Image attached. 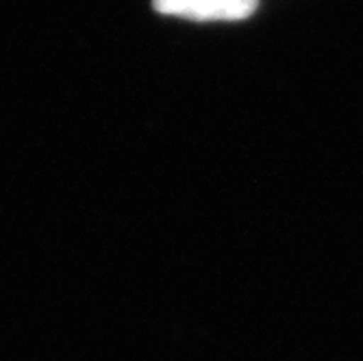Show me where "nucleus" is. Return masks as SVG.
Wrapping results in <instances>:
<instances>
[{
    "label": "nucleus",
    "instance_id": "obj_1",
    "mask_svg": "<svg viewBox=\"0 0 363 361\" xmlns=\"http://www.w3.org/2000/svg\"><path fill=\"white\" fill-rule=\"evenodd\" d=\"M155 7L194 20H242L255 11L257 0H155Z\"/></svg>",
    "mask_w": 363,
    "mask_h": 361
}]
</instances>
